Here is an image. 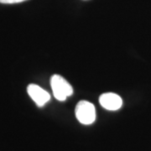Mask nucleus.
<instances>
[{
  "label": "nucleus",
  "instance_id": "obj_1",
  "mask_svg": "<svg viewBox=\"0 0 151 151\" xmlns=\"http://www.w3.org/2000/svg\"><path fill=\"white\" fill-rule=\"evenodd\" d=\"M50 86L55 97L59 101H65L73 94V88L60 75H53L50 79Z\"/></svg>",
  "mask_w": 151,
  "mask_h": 151
},
{
  "label": "nucleus",
  "instance_id": "obj_2",
  "mask_svg": "<svg viewBox=\"0 0 151 151\" xmlns=\"http://www.w3.org/2000/svg\"><path fill=\"white\" fill-rule=\"evenodd\" d=\"M76 117L82 124L89 125L96 120V109L92 103L87 101H81L76 107Z\"/></svg>",
  "mask_w": 151,
  "mask_h": 151
},
{
  "label": "nucleus",
  "instance_id": "obj_3",
  "mask_svg": "<svg viewBox=\"0 0 151 151\" xmlns=\"http://www.w3.org/2000/svg\"><path fill=\"white\" fill-rule=\"evenodd\" d=\"M27 92L38 107H43L50 100V95L49 92L35 84H29L27 87Z\"/></svg>",
  "mask_w": 151,
  "mask_h": 151
},
{
  "label": "nucleus",
  "instance_id": "obj_4",
  "mask_svg": "<svg viewBox=\"0 0 151 151\" xmlns=\"http://www.w3.org/2000/svg\"><path fill=\"white\" fill-rule=\"evenodd\" d=\"M99 103L103 108L107 110L116 111L122 107L123 100L118 94L113 92H108L100 96Z\"/></svg>",
  "mask_w": 151,
  "mask_h": 151
},
{
  "label": "nucleus",
  "instance_id": "obj_5",
  "mask_svg": "<svg viewBox=\"0 0 151 151\" xmlns=\"http://www.w3.org/2000/svg\"><path fill=\"white\" fill-rule=\"evenodd\" d=\"M24 1H27V0H0V3L1 4H18V3H22V2H24Z\"/></svg>",
  "mask_w": 151,
  "mask_h": 151
}]
</instances>
